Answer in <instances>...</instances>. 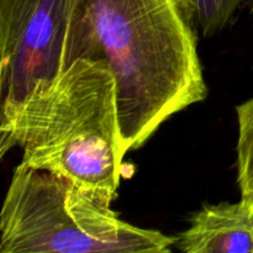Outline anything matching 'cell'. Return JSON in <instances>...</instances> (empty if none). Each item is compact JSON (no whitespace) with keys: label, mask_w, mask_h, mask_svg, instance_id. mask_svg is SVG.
<instances>
[{"label":"cell","mask_w":253,"mask_h":253,"mask_svg":"<svg viewBox=\"0 0 253 253\" xmlns=\"http://www.w3.org/2000/svg\"><path fill=\"white\" fill-rule=\"evenodd\" d=\"M197 29L192 0H74L67 69L84 58L108 63L125 155L207 98Z\"/></svg>","instance_id":"obj_1"},{"label":"cell","mask_w":253,"mask_h":253,"mask_svg":"<svg viewBox=\"0 0 253 253\" xmlns=\"http://www.w3.org/2000/svg\"><path fill=\"white\" fill-rule=\"evenodd\" d=\"M14 146L24 151L21 166L51 173L111 205L125 152L108 63L78 59L36 91L1 135V156Z\"/></svg>","instance_id":"obj_2"},{"label":"cell","mask_w":253,"mask_h":253,"mask_svg":"<svg viewBox=\"0 0 253 253\" xmlns=\"http://www.w3.org/2000/svg\"><path fill=\"white\" fill-rule=\"evenodd\" d=\"M1 253H172L177 237L124 221L67 180L19 165L0 214Z\"/></svg>","instance_id":"obj_3"},{"label":"cell","mask_w":253,"mask_h":253,"mask_svg":"<svg viewBox=\"0 0 253 253\" xmlns=\"http://www.w3.org/2000/svg\"><path fill=\"white\" fill-rule=\"evenodd\" d=\"M74 0H0V136L67 69Z\"/></svg>","instance_id":"obj_4"},{"label":"cell","mask_w":253,"mask_h":253,"mask_svg":"<svg viewBox=\"0 0 253 253\" xmlns=\"http://www.w3.org/2000/svg\"><path fill=\"white\" fill-rule=\"evenodd\" d=\"M177 244L182 253H253V200L207 205Z\"/></svg>","instance_id":"obj_5"},{"label":"cell","mask_w":253,"mask_h":253,"mask_svg":"<svg viewBox=\"0 0 253 253\" xmlns=\"http://www.w3.org/2000/svg\"><path fill=\"white\" fill-rule=\"evenodd\" d=\"M239 138H237V183L241 199L253 200V96L236 106Z\"/></svg>","instance_id":"obj_6"},{"label":"cell","mask_w":253,"mask_h":253,"mask_svg":"<svg viewBox=\"0 0 253 253\" xmlns=\"http://www.w3.org/2000/svg\"><path fill=\"white\" fill-rule=\"evenodd\" d=\"M197 26L203 36L210 37L226 29L240 11L249 9L253 14V0H192Z\"/></svg>","instance_id":"obj_7"}]
</instances>
